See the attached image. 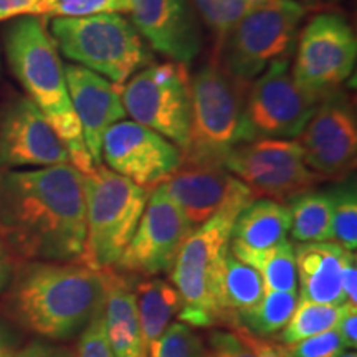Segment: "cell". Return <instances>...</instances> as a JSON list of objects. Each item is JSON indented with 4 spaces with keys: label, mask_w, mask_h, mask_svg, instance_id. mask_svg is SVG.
I'll return each instance as SVG.
<instances>
[{
    "label": "cell",
    "mask_w": 357,
    "mask_h": 357,
    "mask_svg": "<svg viewBox=\"0 0 357 357\" xmlns=\"http://www.w3.org/2000/svg\"><path fill=\"white\" fill-rule=\"evenodd\" d=\"M0 236L17 261H79L84 174L71 164L0 172Z\"/></svg>",
    "instance_id": "6da1fadb"
},
{
    "label": "cell",
    "mask_w": 357,
    "mask_h": 357,
    "mask_svg": "<svg viewBox=\"0 0 357 357\" xmlns=\"http://www.w3.org/2000/svg\"><path fill=\"white\" fill-rule=\"evenodd\" d=\"M106 281V270L82 261H17L0 310L19 331L68 342L105 305Z\"/></svg>",
    "instance_id": "7a4b0ae2"
},
{
    "label": "cell",
    "mask_w": 357,
    "mask_h": 357,
    "mask_svg": "<svg viewBox=\"0 0 357 357\" xmlns=\"http://www.w3.org/2000/svg\"><path fill=\"white\" fill-rule=\"evenodd\" d=\"M3 50L8 68L25 89V96L38 106L65 142L71 166L84 176L95 171L70 101L65 65L45 19L25 15L12 20L3 33Z\"/></svg>",
    "instance_id": "3957f363"
},
{
    "label": "cell",
    "mask_w": 357,
    "mask_h": 357,
    "mask_svg": "<svg viewBox=\"0 0 357 357\" xmlns=\"http://www.w3.org/2000/svg\"><path fill=\"white\" fill-rule=\"evenodd\" d=\"M58 52L71 63L123 86L153 61L149 48L123 13L55 17L48 25Z\"/></svg>",
    "instance_id": "277c9868"
},
{
    "label": "cell",
    "mask_w": 357,
    "mask_h": 357,
    "mask_svg": "<svg viewBox=\"0 0 357 357\" xmlns=\"http://www.w3.org/2000/svg\"><path fill=\"white\" fill-rule=\"evenodd\" d=\"M248 205L231 204L187 236L171 270V281L182 298L178 321L192 328H220L215 289L230 252L231 229Z\"/></svg>",
    "instance_id": "5b68a950"
},
{
    "label": "cell",
    "mask_w": 357,
    "mask_h": 357,
    "mask_svg": "<svg viewBox=\"0 0 357 357\" xmlns=\"http://www.w3.org/2000/svg\"><path fill=\"white\" fill-rule=\"evenodd\" d=\"M149 194L102 164L86 174V238L79 261L98 271L114 268L139 225Z\"/></svg>",
    "instance_id": "8992f818"
},
{
    "label": "cell",
    "mask_w": 357,
    "mask_h": 357,
    "mask_svg": "<svg viewBox=\"0 0 357 357\" xmlns=\"http://www.w3.org/2000/svg\"><path fill=\"white\" fill-rule=\"evenodd\" d=\"M250 82L229 73L218 60L190 78L189 139L182 160L222 164L238 144V128Z\"/></svg>",
    "instance_id": "52a82bcc"
},
{
    "label": "cell",
    "mask_w": 357,
    "mask_h": 357,
    "mask_svg": "<svg viewBox=\"0 0 357 357\" xmlns=\"http://www.w3.org/2000/svg\"><path fill=\"white\" fill-rule=\"evenodd\" d=\"M307 7L298 0H268L252 7L218 45L229 73L253 82L273 61L291 58Z\"/></svg>",
    "instance_id": "ba28073f"
},
{
    "label": "cell",
    "mask_w": 357,
    "mask_h": 357,
    "mask_svg": "<svg viewBox=\"0 0 357 357\" xmlns=\"http://www.w3.org/2000/svg\"><path fill=\"white\" fill-rule=\"evenodd\" d=\"M291 73V58L273 61L250 82L238 144L258 139H296L319 105Z\"/></svg>",
    "instance_id": "9c48e42d"
},
{
    "label": "cell",
    "mask_w": 357,
    "mask_h": 357,
    "mask_svg": "<svg viewBox=\"0 0 357 357\" xmlns=\"http://www.w3.org/2000/svg\"><path fill=\"white\" fill-rule=\"evenodd\" d=\"M123 106L131 121L153 129L184 149L190 128V73L177 61L149 65L121 86Z\"/></svg>",
    "instance_id": "30bf717a"
},
{
    "label": "cell",
    "mask_w": 357,
    "mask_h": 357,
    "mask_svg": "<svg viewBox=\"0 0 357 357\" xmlns=\"http://www.w3.org/2000/svg\"><path fill=\"white\" fill-rule=\"evenodd\" d=\"M223 166L252 190L255 199L281 204H288L323 182L307 167L296 139H258L236 144Z\"/></svg>",
    "instance_id": "8fae6325"
},
{
    "label": "cell",
    "mask_w": 357,
    "mask_h": 357,
    "mask_svg": "<svg viewBox=\"0 0 357 357\" xmlns=\"http://www.w3.org/2000/svg\"><path fill=\"white\" fill-rule=\"evenodd\" d=\"M357 40L344 17L319 13L301 30L291 65L296 83L318 100L341 89L356 66Z\"/></svg>",
    "instance_id": "7c38bea8"
},
{
    "label": "cell",
    "mask_w": 357,
    "mask_h": 357,
    "mask_svg": "<svg viewBox=\"0 0 357 357\" xmlns=\"http://www.w3.org/2000/svg\"><path fill=\"white\" fill-rule=\"evenodd\" d=\"M194 227L160 187L151 190L131 242L116 270L136 278L171 273L178 252Z\"/></svg>",
    "instance_id": "4fadbf2b"
},
{
    "label": "cell",
    "mask_w": 357,
    "mask_h": 357,
    "mask_svg": "<svg viewBox=\"0 0 357 357\" xmlns=\"http://www.w3.org/2000/svg\"><path fill=\"white\" fill-rule=\"evenodd\" d=\"M296 141L321 181L351 177L357 162V121L349 98L341 89L324 96Z\"/></svg>",
    "instance_id": "5bb4252c"
},
{
    "label": "cell",
    "mask_w": 357,
    "mask_h": 357,
    "mask_svg": "<svg viewBox=\"0 0 357 357\" xmlns=\"http://www.w3.org/2000/svg\"><path fill=\"white\" fill-rule=\"evenodd\" d=\"M70 164L65 142L38 106L12 95L0 106V172Z\"/></svg>",
    "instance_id": "9a60e30c"
},
{
    "label": "cell",
    "mask_w": 357,
    "mask_h": 357,
    "mask_svg": "<svg viewBox=\"0 0 357 357\" xmlns=\"http://www.w3.org/2000/svg\"><path fill=\"white\" fill-rule=\"evenodd\" d=\"M101 158L113 172L153 190L181 166L182 151L153 129L123 119L102 136Z\"/></svg>",
    "instance_id": "2e32d148"
},
{
    "label": "cell",
    "mask_w": 357,
    "mask_h": 357,
    "mask_svg": "<svg viewBox=\"0 0 357 357\" xmlns=\"http://www.w3.org/2000/svg\"><path fill=\"white\" fill-rule=\"evenodd\" d=\"M194 229L231 204L250 205L252 190L222 164L182 160L176 172L159 185Z\"/></svg>",
    "instance_id": "e0dca14e"
},
{
    "label": "cell",
    "mask_w": 357,
    "mask_h": 357,
    "mask_svg": "<svg viewBox=\"0 0 357 357\" xmlns=\"http://www.w3.org/2000/svg\"><path fill=\"white\" fill-rule=\"evenodd\" d=\"M128 15L154 52L177 63H190L202 40L190 0H128Z\"/></svg>",
    "instance_id": "ac0fdd59"
},
{
    "label": "cell",
    "mask_w": 357,
    "mask_h": 357,
    "mask_svg": "<svg viewBox=\"0 0 357 357\" xmlns=\"http://www.w3.org/2000/svg\"><path fill=\"white\" fill-rule=\"evenodd\" d=\"M65 78L84 144L98 167L102 164V136L113 124L126 118L121 86L75 63L65 66Z\"/></svg>",
    "instance_id": "d6986e66"
},
{
    "label": "cell",
    "mask_w": 357,
    "mask_h": 357,
    "mask_svg": "<svg viewBox=\"0 0 357 357\" xmlns=\"http://www.w3.org/2000/svg\"><path fill=\"white\" fill-rule=\"evenodd\" d=\"M347 252L349 250L336 242L294 245L300 300L336 306L346 305L342 266Z\"/></svg>",
    "instance_id": "ffe728a7"
},
{
    "label": "cell",
    "mask_w": 357,
    "mask_h": 357,
    "mask_svg": "<svg viewBox=\"0 0 357 357\" xmlns=\"http://www.w3.org/2000/svg\"><path fill=\"white\" fill-rule=\"evenodd\" d=\"M105 331L114 357H147L136 307V276L121 273L116 268L106 270Z\"/></svg>",
    "instance_id": "44dd1931"
},
{
    "label": "cell",
    "mask_w": 357,
    "mask_h": 357,
    "mask_svg": "<svg viewBox=\"0 0 357 357\" xmlns=\"http://www.w3.org/2000/svg\"><path fill=\"white\" fill-rule=\"evenodd\" d=\"M265 287L260 273L229 252L215 289L220 328L235 329L240 318L261 301Z\"/></svg>",
    "instance_id": "7402d4cb"
},
{
    "label": "cell",
    "mask_w": 357,
    "mask_h": 357,
    "mask_svg": "<svg viewBox=\"0 0 357 357\" xmlns=\"http://www.w3.org/2000/svg\"><path fill=\"white\" fill-rule=\"evenodd\" d=\"M291 212L287 204L271 199H255L238 213L231 229V240L250 250H268L287 242Z\"/></svg>",
    "instance_id": "603a6c76"
},
{
    "label": "cell",
    "mask_w": 357,
    "mask_h": 357,
    "mask_svg": "<svg viewBox=\"0 0 357 357\" xmlns=\"http://www.w3.org/2000/svg\"><path fill=\"white\" fill-rule=\"evenodd\" d=\"M136 307L146 349L167 329L182 310L177 288L159 276L142 278L134 284Z\"/></svg>",
    "instance_id": "cb8c5ba5"
},
{
    "label": "cell",
    "mask_w": 357,
    "mask_h": 357,
    "mask_svg": "<svg viewBox=\"0 0 357 357\" xmlns=\"http://www.w3.org/2000/svg\"><path fill=\"white\" fill-rule=\"evenodd\" d=\"M230 253L260 273L265 291L298 293L294 243L287 242L268 250H250L230 242Z\"/></svg>",
    "instance_id": "d4e9b609"
},
{
    "label": "cell",
    "mask_w": 357,
    "mask_h": 357,
    "mask_svg": "<svg viewBox=\"0 0 357 357\" xmlns=\"http://www.w3.org/2000/svg\"><path fill=\"white\" fill-rule=\"evenodd\" d=\"M291 212L293 243L333 242L331 190H307L287 204Z\"/></svg>",
    "instance_id": "484cf974"
},
{
    "label": "cell",
    "mask_w": 357,
    "mask_h": 357,
    "mask_svg": "<svg viewBox=\"0 0 357 357\" xmlns=\"http://www.w3.org/2000/svg\"><path fill=\"white\" fill-rule=\"evenodd\" d=\"M298 301L300 293L265 291L261 301L240 318L236 328H242L258 337L271 339L289 323Z\"/></svg>",
    "instance_id": "4316f807"
},
{
    "label": "cell",
    "mask_w": 357,
    "mask_h": 357,
    "mask_svg": "<svg viewBox=\"0 0 357 357\" xmlns=\"http://www.w3.org/2000/svg\"><path fill=\"white\" fill-rule=\"evenodd\" d=\"M346 305L336 306L300 300L289 323L278 334V341L281 344L289 346L303 341V339L334 329L346 310Z\"/></svg>",
    "instance_id": "83f0119b"
},
{
    "label": "cell",
    "mask_w": 357,
    "mask_h": 357,
    "mask_svg": "<svg viewBox=\"0 0 357 357\" xmlns=\"http://www.w3.org/2000/svg\"><path fill=\"white\" fill-rule=\"evenodd\" d=\"M333 195V240L342 248H357V194L354 178L337 182Z\"/></svg>",
    "instance_id": "f1b7e54d"
},
{
    "label": "cell",
    "mask_w": 357,
    "mask_h": 357,
    "mask_svg": "<svg viewBox=\"0 0 357 357\" xmlns=\"http://www.w3.org/2000/svg\"><path fill=\"white\" fill-rule=\"evenodd\" d=\"M147 357H205V341L192 326L171 323L147 347Z\"/></svg>",
    "instance_id": "f546056e"
},
{
    "label": "cell",
    "mask_w": 357,
    "mask_h": 357,
    "mask_svg": "<svg viewBox=\"0 0 357 357\" xmlns=\"http://www.w3.org/2000/svg\"><path fill=\"white\" fill-rule=\"evenodd\" d=\"M194 6L215 35L218 45L252 8L245 0H194Z\"/></svg>",
    "instance_id": "4dcf8cb0"
},
{
    "label": "cell",
    "mask_w": 357,
    "mask_h": 357,
    "mask_svg": "<svg viewBox=\"0 0 357 357\" xmlns=\"http://www.w3.org/2000/svg\"><path fill=\"white\" fill-rule=\"evenodd\" d=\"M128 0H42L37 15L42 19L86 17L96 13H128Z\"/></svg>",
    "instance_id": "1f68e13d"
},
{
    "label": "cell",
    "mask_w": 357,
    "mask_h": 357,
    "mask_svg": "<svg viewBox=\"0 0 357 357\" xmlns=\"http://www.w3.org/2000/svg\"><path fill=\"white\" fill-rule=\"evenodd\" d=\"M75 357H114L109 349L105 331V305L93 316L89 324L78 336Z\"/></svg>",
    "instance_id": "d6a6232c"
},
{
    "label": "cell",
    "mask_w": 357,
    "mask_h": 357,
    "mask_svg": "<svg viewBox=\"0 0 357 357\" xmlns=\"http://www.w3.org/2000/svg\"><path fill=\"white\" fill-rule=\"evenodd\" d=\"M289 357H336L346 351L336 329L316 334L287 346Z\"/></svg>",
    "instance_id": "836d02e7"
},
{
    "label": "cell",
    "mask_w": 357,
    "mask_h": 357,
    "mask_svg": "<svg viewBox=\"0 0 357 357\" xmlns=\"http://www.w3.org/2000/svg\"><path fill=\"white\" fill-rule=\"evenodd\" d=\"M205 357H255V354L235 331L212 328L205 342Z\"/></svg>",
    "instance_id": "e575fe53"
},
{
    "label": "cell",
    "mask_w": 357,
    "mask_h": 357,
    "mask_svg": "<svg viewBox=\"0 0 357 357\" xmlns=\"http://www.w3.org/2000/svg\"><path fill=\"white\" fill-rule=\"evenodd\" d=\"M15 357H75V347L65 342L33 337L20 346Z\"/></svg>",
    "instance_id": "d590c367"
},
{
    "label": "cell",
    "mask_w": 357,
    "mask_h": 357,
    "mask_svg": "<svg viewBox=\"0 0 357 357\" xmlns=\"http://www.w3.org/2000/svg\"><path fill=\"white\" fill-rule=\"evenodd\" d=\"M231 331H235L242 337V341L253 351L255 357H289L287 346L281 344V342L271 341V339L266 337H258L242 328L231 329Z\"/></svg>",
    "instance_id": "8d00e7d4"
},
{
    "label": "cell",
    "mask_w": 357,
    "mask_h": 357,
    "mask_svg": "<svg viewBox=\"0 0 357 357\" xmlns=\"http://www.w3.org/2000/svg\"><path fill=\"white\" fill-rule=\"evenodd\" d=\"M334 329L341 337L346 351H354L357 347V306L347 303L346 310Z\"/></svg>",
    "instance_id": "74e56055"
},
{
    "label": "cell",
    "mask_w": 357,
    "mask_h": 357,
    "mask_svg": "<svg viewBox=\"0 0 357 357\" xmlns=\"http://www.w3.org/2000/svg\"><path fill=\"white\" fill-rule=\"evenodd\" d=\"M40 2L42 0H0V22L37 15Z\"/></svg>",
    "instance_id": "f35d334b"
},
{
    "label": "cell",
    "mask_w": 357,
    "mask_h": 357,
    "mask_svg": "<svg viewBox=\"0 0 357 357\" xmlns=\"http://www.w3.org/2000/svg\"><path fill=\"white\" fill-rule=\"evenodd\" d=\"M342 291L349 305L357 306V258L356 252H347L342 266Z\"/></svg>",
    "instance_id": "ab89813d"
},
{
    "label": "cell",
    "mask_w": 357,
    "mask_h": 357,
    "mask_svg": "<svg viewBox=\"0 0 357 357\" xmlns=\"http://www.w3.org/2000/svg\"><path fill=\"white\" fill-rule=\"evenodd\" d=\"M22 346V334L6 318H0V357H15Z\"/></svg>",
    "instance_id": "60d3db41"
},
{
    "label": "cell",
    "mask_w": 357,
    "mask_h": 357,
    "mask_svg": "<svg viewBox=\"0 0 357 357\" xmlns=\"http://www.w3.org/2000/svg\"><path fill=\"white\" fill-rule=\"evenodd\" d=\"M17 260L13 258L10 250L6 245V242L0 236V296L6 291L8 283H10L13 271H15Z\"/></svg>",
    "instance_id": "b9f144b4"
},
{
    "label": "cell",
    "mask_w": 357,
    "mask_h": 357,
    "mask_svg": "<svg viewBox=\"0 0 357 357\" xmlns=\"http://www.w3.org/2000/svg\"><path fill=\"white\" fill-rule=\"evenodd\" d=\"M298 2H301L303 6H306L307 8L319 6V0H298Z\"/></svg>",
    "instance_id": "7bdbcfd3"
},
{
    "label": "cell",
    "mask_w": 357,
    "mask_h": 357,
    "mask_svg": "<svg viewBox=\"0 0 357 357\" xmlns=\"http://www.w3.org/2000/svg\"><path fill=\"white\" fill-rule=\"evenodd\" d=\"M245 2L250 3V6H252V7H255V6H260V3L268 2V0H245Z\"/></svg>",
    "instance_id": "ee69618b"
},
{
    "label": "cell",
    "mask_w": 357,
    "mask_h": 357,
    "mask_svg": "<svg viewBox=\"0 0 357 357\" xmlns=\"http://www.w3.org/2000/svg\"><path fill=\"white\" fill-rule=\"evenodd\" d=\"M336 357H357V354H356V352L354 351H344V352H341V354H339V356H336Z\"/></svg>",
    "instance_id": "f6af8a7d"
},
{
    "label": "cell",
    "mask_w": 357,
    "mask_h": 357,
    "mask_svg": "<svg viewBox=\"0 0 357 357\" xmlns=\"http://www.w3.org/2000/svg\"><path fill=\"white\" fill-rule=\"evenodd\" d=\"M329 2H342V0H329Z\"/></svg>",
    "instance_id": "bcb514c9"
}]
</instances>
